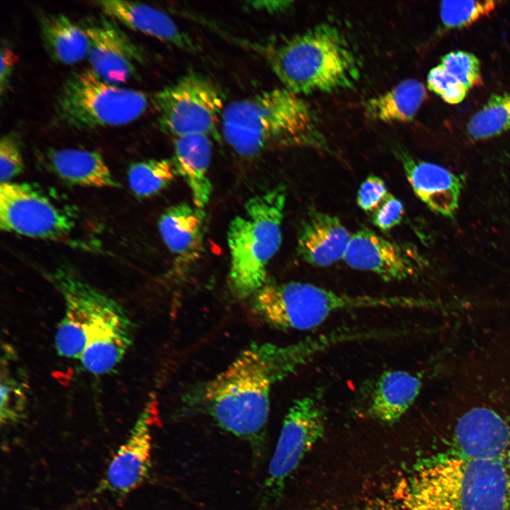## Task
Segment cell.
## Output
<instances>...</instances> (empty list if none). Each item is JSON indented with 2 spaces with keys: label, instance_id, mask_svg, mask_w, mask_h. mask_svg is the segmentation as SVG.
Segmentation results:
<instances>
[{
  "label": "cell",
  "instance_id": "11",
  "mask_svg": "<svg viewBox=\"0 0 510 510\" xmlns=\"http://www.w3.org/2000/svg\"><path fill=\"white\" fill-rule=\"evenodd\" d=\"M68 213L42 191L26 183L0 185V227L25 237L59 239L71 232Z\"/></svg>",
  "mask_w": 510,
  "mask_h": 510
},
{
  "label": "cell",
  "instance_id": "17",
  "mask_svg": "<svg viewBox=\"0 0 510 510\" xmlns=\"http://www.w3.org/2000/svg\"><path fill=\"white\" fill-rule=\"evenodd\" d=\"M405 176L415 195L432 211L452 217L458 208L462 181L438 164L397 152Z\"/></svg>",
  "mask_w": 510,
  "mask_h": 510
},
{
  "label": "cell",
  "instance_id": "27",
  "mask_svg": "<svg viewBox=\"0 0 510 510\" xmlns=\"http://www.w3.org/2000/svg\"><path fill=\"white\" fill-rule=\"evenodd\" d=\"M178 175L171 159H148L132 164L128 183L137 196H152L167 187Z\"/></svg>",
  "mask_w": 510,
  "mask_h": 510
},
{
  "label": "cell",
  "instance_id": "29",
  "mask_svg": "<svg viewBox=\"0 0 510 510\" xmlns=\"http://www.w3.org/2000/svg\"><path fill=\"white\" fill-rule=\"evenodd\" d=\"M8 350L1 358V424H11L20 420L27 404V390L22 379L13 373L9 363Z\"/></svg>",
  "mask_w": 510,
  "mask_h": 510
},
{
  "label": "cell",
  "instance_id": "23",
  "mask_svg": "<svg viewBox=\"0 0 510 510\" xmlns=\"http://www.w3.org/2000/svg\"><path fill=\"white\" fill-rule=\"evenodd\" d=\"M212 147L210 137L207 135L176 137L171 159L178 175L183 177L191 191L193 205L203 209L212 191L208 176Z\"/></svg>",
  "mask_w": 510,
  "mask_h": 510
},
{
  "label": "cell",
  "instance_id": "9",
  "mask_svg": "<svg viewBox=\"0 0 510 510\" xmlns=\"http://www.w3.org/2000/svg\"><path fill=\"white\" fill-rule=\"evenodd\" d=\"M324 432L325 412L318 396L310 395L296 400L285 416L269 463L261 489V506L278 502L288 480Z\"/></svg>",
  "mask_w": 510,
  "mask_h": 510
},
{
  "label": "cell",
  "instance_id": "26",
  "mask_svg": "<svg viewBox=\"0 0 510 510\" xmlns=\"http://www.w3.org/2000/svg\"><path fill=\"white\" fill-rule=\"evenodd\" d=\"M426 96L424 85L416 79H406L390 90L368 99L365 113L385 123H407L413 120Z\"/></svg>",
  "mask_w": 510,
  "mask_h": 510
},
{
  "label": "cell",
  "instance_id": "5",
  "mask_svg": "<svg viewBox=\"0 0 510 510\" xmlns=\"http://www.w3.org/2000/svg\"><path fill=\"white\" fill-rule=\"evenodd\" d=\"M286 198L283 185L257 194L229 225L228 284L239 299L252 298L267 282V266L281 244Z\"/></svg>",
  "mask_w": 510,
  "mask_h": 510
},
{
  "label": "cell",
  "instance_id": "15",
  "mask_svg": "<svg viewBox=\"0 0 510 510\" xmlns=\"http://www.w3.org/2000/svg\"><path fill=\"white\" fill-rule=\"evenodd\" d=\"M132 341V322L125 309L113 299L88 336L80 363L92 375L108 374L121 362Z\"/></svg>",
  "mask_w": 510,
  "mask_h": 510
},
{
  "label": "cell",
  "instance_id": "14",
  "mask_svg": "<svg viewBox=\"0 0 510 510\" xmlns=\"http://www.w3.org/2000/svg\"><path fill=\"white\" fill-rule=\"evenodd\" d=\"M342 260L351 268L371 272L385 281L407 279L419 269L407 249L367 227L351 234Z\"/></svg>",
  "mask_w": 510,
  "mask_h": 510
},
{
  "label": "cell",
  "instance_id": "2",
  "mask_svg": "<svg viewBox=\"0 0 510 510\" xmlns=\"http://www.w3.org/2000/svg\"><path fill=\"white\" fill-rule=\"evenodd\" d=\"M220 125L223 139L243 157L278 147H327L311 107L285 88L229 103Z\"/></svg>",
  "mask_w": 510,
  "mask_h": 510
},
{
  "label": "cell",
  "instance_id": "35",
  "mask_svg": "<svg viewBox=\"0 0 510 510\" xmlns=\"http://www.w3.org/2000/svg\"><path fill=\"white\" fill-rule=\"evenodd\" d=\"M290 1H254L249 2L252 8L269 13H278L286 11L290 6Z\"/></svg>",
  "mask_w": 510,
  "mask_h": 510
},
{
  "label": "cell",
  "instance_id": "25",
  "mask_svg": "<svg viewBox=\"0 0 510 510\" xmlns=\"http://www.w3.org/2000/svg\"><path fill=\"white\" fill-rule=\"evenodd\" d=\"M43 46L57 63L71 65L87 57L89 39L84 28L62 13L38 15Z\"/></svg>",
  "mask_w": 510,
  "mask_h": 510
},
{
  "label": "cell",
  "instance_id": "19",
  "mask_svg": "<svg viewBox=\"0 0 510 510\" xmlns=\"http://www.w3.org/2000/svg\"><path fill=\"white\" fill-rule=\"evenodd\" d=\"M351 234L336 216L311 208L298 232L297 251L305 262L327 267L343 259Z\"/></svg>",
  "mask_w": 510,
  "mask_h": 510
},
{
  "label": "cell",
  "instance_id": "20",
  "mask_svg": "<svg viewBox=\"0 0 510 510\" xmlns=\"http://www.w3.org/2000/svg\"><path fill=\"white\" fill-rule=\"evenodd\" d=\"M205 213L195 205L178 203L161 215L158 227L169 250L182 265H190L203 249Z\"/></svg>",
  "mask_w": 510,
  "mask_h": 510
},
{
  "label": "cell",
  "instance_id": "18",
  "mask_svg": "<svg viewBox=\"0 0 510 510\" xmlns=\"http://www.w3.org/2000/svg\"><path fill=\"white\" fill-rule=\"evenodd\" d=\"M94 4L103 14L125 26L192 53L199 51L193 39L165 12L143 3L101 0Z\"/></svg>",
  "mask_w": 510,
  "mask_h": 510
},
{
  "label": "cell",
  "instance_id": "10",
  "mask_svg": "<svg viewBox=\"0 0 510 510\" xmlns=\"http://www.w3.org/2000/svg\"><path fill=\"white\" fill-rule=\"evenodd\" d=\"M64 301V313L55 334L57 353L69 359H80L86 338L97 323L109 296L67 269L49 274Z\"/></svg>",
  "mask_w": 510,
  "mask_h": 510
},
{
  "label": "cell",
  "instance_id": "3",
  "mask_svg": "<svg viewBox=\"0 0 510 510\" xmlns=\"http://www.w3.org/2000/svg\"><path fill=\"white\" fill-rule=\"evenodd\" d=\"M404 497V510H507L510 482L502 460L457 454L420 466Z\"/></svg>",
  "mask_w": 510,
  "mask_h": 510
},
{
  "label": "cell",
  "instance_id": "33",
  "mask_svg": "<svg viewBox=\"0 0 510 510\" xmlns=\"http://www.w3.org/2000/svg\"><path fill=\"white\" fill-rule=\"evenodd\" d=\"M370 215L373 225L381 231L387 232L402 221L404 208L400 200L389 193L383 202Z\"/></svg>",
  "mask_w": 510,
  "mask_h": 510
},
{
  "label": "cell",
  "instance_id": "6",
  "mask_svg": "<svg viewBox=\"0 0 510 510\" xmlns=\"http://www.w3.org/2000/svg\"><path fill=\"white\" fill-rule=\"evenodd\" d=\"M252 300L253 312L269 325L299 331L317 327L332 314L344 310L424 305L421 300L408 296L351 295L298 281H267Z\"/></svg>",
  "mask_w": 510,
  "mask_h": 510
},
{
  "label": "cell",
  "instance_id": "12",
  "mask_svg": "<svg viewBox=\"0 0 510 510\" xmlns=\"http://www.w3.org/2000/svg\"><path fill=\"white\" fill-rule=\"evenodd\" d=\"M80 26L89 39L87 55L91 70L103 81L115 85L133 77L144 62L143 51L105 14L86 18Z\"/></svg>",
  "mask_w": 510,
  "mask_h": 510
},
{
  "label": "cell",
  "instance_id": "32",
  "mask_svg": "<svg viewBox=\"0 0 510 510\" xmlns=\"http://www.w3.org/2000/svg\"><path fill=\"white\" fill-rule=\"evenodd\" d=\"M389 193L385 181L380 177L369 175L358 191L357 204L361 210L370 214L383 202Z\"/></svg>",
  "mask_w": 510,
  "mask_h": 510
},
{
  "label": "cell",
  "instance_id": "16",
  "mask_svg": "<svg viewBox=\"0 0 510 510\" xmlns=\"http://www.w3.org/2000/svg\"><path fill=\"white\" fill-rule=\"evenodd\" d=\"M510 441V429L504 419L487 407L464 414L456 424L454 443L457 455L476 460H502Z\"/></svg>",
  "mask_w": 510,
  "mask_h": 510
},
{
  "label": "cell",
  "instance_id": "24",
  "mask_svg": "<svg viewBox=\"0 0 510 510\" xmlns=\"http://www.w3.org/2000/svg\"><path fill=\"white\" fill-rule=\"evenodd\" d=\"M482 84L480 63L473 54L454 51L441 58L427 76V86L444 102L455 105Z\"/></svg>",
  "mask_w": 510,
  "mask_h": 510
},
{
  "label": "cell",
  "instance_id": "1",
  "mask_svg": "<svg viewBox=\"0 0 510 510\" xmlns=\"http://www.w3.org/2000/svg\"><path fill=\"white\" fill-rule=\"evenodd\" d=\"M339 332L278 345L253 343L199 390V409L247 442L256 462L264 455L272 388L319 353L341 343Z\"/></svg>",
  "mask_w": 510,
  "mask_h": 510
},
{
  "label": "cell",
  "instance_id": "22",
  "mask_svg": "<svg viewBox=\"0 0 510 510\" xmlns=\"http://www.w3.org/2000/svg\"><path fill=\"white\" fill-rule=\"evenodd\" d=\"M41 154L47 168L68 183L94 188L118 186L103 157L96 151L50 149Z\"/></svg>",
  "mask_w": 510,
  "mask_h": 510
},
{
  "label": "cell",
  "instance_id": "4",
  "mask_svg": "<svg viewBox=\"0 0 510 510\" xmlns=\"http://www.w3.org/2000/svg\"><path fill=\"white\" fill-rule=\"evenodd\" d=\"M265 56L283 88L298 96L349 89L359 78L351 46L328 23L281 39L265 49Z\"/></svg>",
  "mask_w": 510,
  "mask_h": 510
},
{
  "label": "cell",
  "instance_id": "30",
  "mask_svg": "<svg viewBox=\"0 0 510 510\" xmlns=\"http://www.w3.org/2000/svg\"><path fill=\"white\" fill-rule=\"evenodd\" d=\"M497 1H445L441 3L440 16L447 28L469 26L492 13Z\"/></svg>",
  "mask_w": 510,
  "mask_h": 510
},
{
  "label": "cell",
  "instance_id": "21",
  "mask_svg": "<svg viewBox=\"0 0 510 510\" xmlns=\"http://www.w3.org/2000/svg\"><path fill=\"white\" fill-rule=\"evenodd\" d=\"M421 386L419 375L402 370L384 372L368 397V414L383 424L397 422L414 403Z\"/></svg>",
  "mask_w": 510,
  "mask_h": 510
},
{
  "label": "cell",
  "instance_id": "31",
  "mask_svg": "<svg viewBox=\"0 0 510 510\" xmlns=\"http://www.w3.org/2000/svg\"><path fill=\"white\" fill-rule=\"evenodd\" d=\"M23 159L18 136L13 132L1 136L0 140V181L10 182L23 169Z\"/></svg>",
  "mask_w": 510,
  "mask_h": 510
},
{
  "label": "cell",
  "instance_id": "34",
  "mask_svg": "<svg viewBox=\"0 0 510 510\" xmlns=\"http://www.w3.org/2000/svg\"><path fill=\"white\" fill-rule=\"evenodd\" d=\"M17 59L18 57L11 45L7 42L2 40L0 55V94L1 98L8 90L11 73Z\"/></svg>",
  "mask_w": 510,
  "mask_h": 510
},
{
  "label": "cell",
  "instance_id": "13",
  "mask_svg": "<svg viewBox=\"0 0 510 510\" xmlns=\"http://www.w3.org/2000/svg\"><path fill=\"white\" fill-rule=\"evenodd\" d=\"M158 414V402L153 394L110 460L100 485L101 490L124 495L147 479L151 467L152 430Z\"/></svg>",
  "mask_w": 510,
  "mask_h": 510
},
{
  "label": "cell",
  "instance_id": "7",
  "mask_svg": "<svg viewBox=\"0 0 510 510\" xmlns=\"http://www.w3.org/2000/svg\"><path fill=\"white\" fill-rule=\"evenodd\" d=\"M147 106L144 92L107 83L88 69L64 81L56 96L53 116L60 125L88 130L130 123Z\"/></svg>",
  "mask_w": 510,
  "mask_h": 510
},
{
  "label": "cell",
  "instance_id": "8",
  "mask_svg": "<svg viewBox=\"0 0 510 510\" xmlns=\"http://www.w3.org/2000/svg\"><path fill=\"white\" fill-rule=\"evenodd\" d=\"M162 130L179 137L204 134L220 140L217 126L224 109L218 87L205 76L189 72L152 97Z\"/></svg>",
  "mask_w": 510,
  "mask_h": 510
},
{
  "label": "cell",
  "instance_id": "28",
  "mask_svg": "<svg viewBox=\"0 0 510 510\" xmlns=\"http://www.w3.org/2000/svg\"><path fill=\"white\" fill-rule=\"evenodd\" d=\"M510 130V93L493 95L472 116L467 132L474 140H485Z\"/></svg>",
  "mask_w": 510,
  "mask_h": 510
}]
</instances>
